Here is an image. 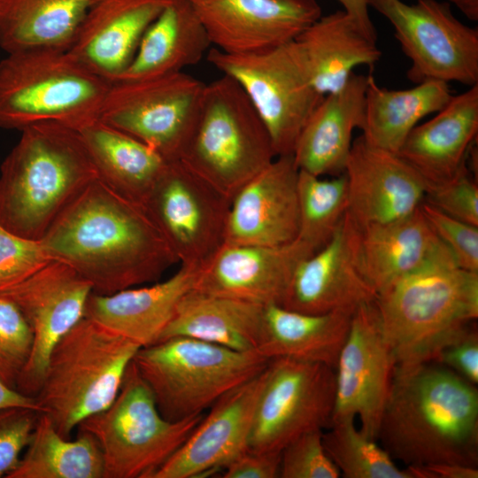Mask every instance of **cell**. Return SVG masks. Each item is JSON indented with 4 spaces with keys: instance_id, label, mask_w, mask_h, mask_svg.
Segmentation results:
<instances>
[{
    "instance_id": "4dcf8cb0",
    "label": "cell",
    "mask_w": 478,
    "mask_h": 478,
    "mask_svg": "<svg viewBox=\"0 0 478 478\" xmlns=\"http://www.w3.org/2000/svg\"><path fill=\"white\" fill-rule=\"evenodd\" d=\"M263 308L247 301L191 289L178 304L158 342L189 337L238 351H257Z\"/></svg>"
},
{
    "instance_id": "8992f818",
    "label": "cell",
    "mask_w": 478,
    "mask_h": 478,
    "mask_svg": "<svg viewBox=\"0 0 478 478\" xmlns=\"http://www.w3.org/2000/svg\"><path fill=\"white\" fill-rule=\"evenodd\" d=\"M275 158L268 131L242 87L226 74L205 83L179 160L231 201Z\"/></svg>"
},
{
    "instance_id": "8d00e7d4",
    "label": "cell",
    "mask_w": 478,
    "mask_h": 478,
    "mask_svg": "<svg viewBox=\"0 0 478 478\" xmlns=\"http://www.w3.org/2000/svg\"><path fill=\"white\" fill-rule=\"evenodd\" d=\"M355 419L332 422L323 433L325 451L345 478H412L401 469L377 440L355 426Z\"/></svg>"
},
{
    "instance_id": "c3c4849f",
    "label": "cell",
    "mask_w": 478,
    "mask_h": 478,
    "mask_svg": "<svg viewBox=\"0 0 478 478\" xmlns=\"http://www.w3.org/2000/svg\"><path fill=\"white\" fill-rule=\"evenodd\" d=\"M12 406L27 407L39 412V406L35 397L20 393L16 389L7 385L0 378V409Z\"/></svg>"
},
{
    "instance_id": "f1b7e54d",
    "label": "cell",
    "mask_w": 478,
    "mask_h": 478,
    "mask_svg": "<svg viewBox=\"0 0 478 478\" xmlns=\"http://www.w3.org/2000/svg\"><path fill=\"white\" fill-rule=\"evenodd\" d=\"M75 130L98 179L119 196L143 206L168 161L98 117Z\"/></svg>"
},
{
    "instance_id": "603a6c76",
    "label": "cell",
    "mask_w": 478,
    "mask_h": 478,
    "mask_svg": "<svg viewBox=\"0 0 478 478\" xmlns=\"http://www.w3.org/2000/svg\"><path fill=\"white\" fill-rule=\"evenodd\" d=\"M168 0H92L68 52L87 69L117 81Z\"/></svg>"
},
{
    "instance_id": "4fadbf2b",
    "label": "cell",
    "mask_w": 478,
    "mask_h": 478,
    "mask_svg": "<svg viewBox=\"0 0 478 478\" xmlns=\"http://www.w3.org/2000/svg\"><path fill=\"white\" fill-rule=\"evenodd\" d=\"M335 394L333 367L289 358L270 359L248 449L281 451L300 435L329 427Z\"/></svg>"
},
{
    "instance_id": "30bf717a",
    "label": "cell",
    "mask_w": 478,
    "mask_h": 478,
    "mask_svg": "<svg viewBox=\"0 0 478 478\" xmlns=\"http://www.w3.org/2000/svg\"><path fill=\"white\" fill-rule=\"evenodd\" d=\"M207 60L242 87L268 131L276 157L292 155L303 127L324 97L312 82L296 40L248 55L213 47Z\"/></svg>"
},
{
    "instance_id": "f35d334b",
    "label": "cell",
    "mask_w": 478,
    "mask_h": 478,
    "mask_svg": "<svg viewBox=\"0 0 478 478\" xmlns=\"http://www.w3.org/2000/svg\"><path fill=\"white\" fill-rule=\"evenodd\" d=\"M323 430L305 432L281 451V478H338L340 471L328 456L322 441Z\"/></svg>"
},
{
    "instance_id": "7dc6e473",
    "label": "cell",
    "mask_w": 478,
    "mask_h": 478,
    "mask_svg": "<svg viewBox=\"0 0 478 478\" xmlns=\"http://www.w3.org/2000/svg\"><path fill=\"white\" fill-rule=\"evenodd\" d=\"M343 11L370 39L377 42L376 29L368 12V0H337Z\"/></svg>"
},
{
    "instance_id": "d6986e66",
    "label": "cell",
    "mask_w": 478,
    "mask_h": 478,
    "mask_svg": "<svg viewBox=\"0 0 478 478\" xmlns=\"http://www.w3.org/2000/svg\"><path fill=\"white\" fill-rule=\"evenodd\" d=\"M266 373L267 366L221 396L152 478L204 476L245 451Z\"/></svg>"
},
{
    "instance_id": "e575fe53",
    "label": "cell",
    "mask_w": 478,
    "mask_h": 478,
    "mask_svg": "<svg viewBox=\"0 0 478 478\" xmlns=\"http://www.w3.org/2000/svg\"><path fill=\"white\" fill-rule=\"evenodd\" d=\"M104 459L95 437L78 429L63 437L50 419L39 412L31 440L5 478H104Z\"/></svg>"
},
{
    "instance_id": "681fc988",
    "label": "cell",
    "mask_w": 478,
    "mask_h": 478,
    "mask_svg": "<svg viewBox=\"0 0 478 478\" xmlns=\"http://www.w3.org/2000/svg\"><path fill=\"white\" fill-rule=\"evenodd\" d=\"M453 4L468 19L478 20V0H447Z\"/></svg>"
},
{
    "instance_id": "52a82bcc",
    "label": "cell",
    "mask_w": 478,
    "mask_h": 478,
    "mask_svg": "<svg viewBox=\"0 0 478 478\" xmlns=\"http://www.w3.org/2000/svg\"><path fill=\"white\" fill-rule=\"evenodd\" d=\"M110 86L68 50L7 53L0 60V127L55 122L76 129L98 117Z\"/></svg>"
},
{
    "instance_id": "8fae6325",
    "label": "cell",
    "mask_w": 478,
    "mask_h": 478,
    "mask_svg": "<svg viewBox=\"0 0 478 478\" xmlns=\"http://www.w3.org/2000/svg\"><path fill=\"white\" fill-rule=\"evenodd\" d=\"M204 85L184 72L115 81L98 118L145 143L166 161L179 160L191 135Z\"/></svg>"
},
{
    "instance_id": "836d02e7",
    "label": "cell",
    "mask_w": 478,
    "mask_h": 478,
    "mask_svg": "<svg viewBox=\"0 0 478 478\" xmlns=\"http://www.w3.org/2000/svg\"><path fill=\"white\" fill-rule=\"evenodd\" d=\"M91 1L0 0V47L67 50Z\"/></svg>"
},
{
    "instance_id": "ba28073f",
    "label": "cell",
    "mask_w": 478,
    "mask_h": 478,
    "mask_svg": "<svg viewBox=\"0 0 478 478\" xmlns=\"http://www.w3.org/2000/svg\"><path fill=\"white\" fill-rule=\"evenodd\" d=\"M270 359L212 343L171 337L141 347L133 362L169 420L203 413L221 396L261 373Z\"/></svg>"
},
{
    "instance_id": "ffe728a7",
    "label": "cell",
    "mask_w": 478,
    "mask_h": 478,
    "mask_svg": "<svg viewBox=\"0 0 478 478\" xmlns=\"http://www.w3.org/2000/svg\"><path fill=\"white\" fill-rule=\"evenodd\" d=\"M314 252L298 238L279 246L224 243L200 266L193 289L281 305L297 265Z\"/></svg>"
},
{
    "instance_id": "4316f807",
    "label": "cell",
    "mask_w": 478,
    "mask_h": 478,
    "mask_svg": "<svg viewBox=\"0 0 478 478\" xmlns=\"http://www.w3.org/2000/svg\"><path fill=\"white\" fill-rule=\"evenodd\" d=\"M198 266L181 264L167 280L111 295L91 292L84 311L89 318L141 347L156 343L172 320L178 304L191 289Z\"/></svg>"
},
{
    "instance_id": "d590c367",
    "label": "cell",
    "mask_w": 478,
    "mask_h": 478,
    "mask_svg": "<svg viewBox=\"0 0 478 478\" xmlns=\"http://www.w3.org/2000/svg\"><path fill=\"white\" fill-rule=\"evenodd\" d=\"M297 197V238L316 252L329 242L347 212L345 174L323 179L298 170Z\"/></svg>"
},
{
    "instance_id": "d6a6232c",
    "label": "cell",
    "mask_w": 478,
    "mask_h": 478,
    "mask_svg": "<svg viewBox=\"0 0 478 478\" xmlns=\"http://www.w3.org/2000/svg\"><path fill=\"white\" fill-rule=\"evenodd\" d=\"M451 96L444 81H427L406 89H389L368 75L361 135L373 146L397 153L419 121L442 110Z\"/></svg>"
},
{
    "instance_id": "60d3db41",
    "label": "cell",
    "mask_w": 478,
    "mask_h": 478,
    "mask_svg": "<svg viewBox=\"0 0 478 478\" xmlns=\"http://www.w3.org/2000/svg\"><path fill=\"white\" fill-rule=\"evenodd\" d=\"M424 201L452 218L478 227V185L466 164L452 178L428 187Z\"/></svg>"
},
{
    "instance_id": "9c48e42d",
    "label": "cell",
    "mask_w": 478,
    "mask_h": 478,
    "mask_svg": "<svg viewBox=\"0 0 478 478\" xmlns=\"http://www.w3.org/2000/svg\"><path fill=\"white\" fill-rule=\"evenodd\" d=\"M203 413L181 420L162 416L133 360L112 404L82 420L104 459V478H152L189 436Z\"/></svg>"
},
{
    "instance_id": "d4e9b609",
    "label": "cell",
    "mask_w": 478,
    "mask_h": 478,
    "mask_svg": "<svg viewBox=\"0 0 478 478\" xmlns=\"http://www.w3.org/2000/svg\"><path fill=\"white\" fill-rule=\"evenodd\" d=\"M477 132L478 84L452 95L435 117L418 124L397 154L417 171L428 188L452 178L466 164Z\"/></svg>"
},
{
    "instance_id": "cb8c5ba5",
    "label": "cell",
    "mask_w": 478,
    "mask_h": 478,
    "mask_svg": "<svg viewBox=\"0 0 478 478\" xmlns=\"http://www.w3.org/2000/svg\"><path fill=\"white\" fill-rule=\"evenodd\" d=\"M358 228L362 270L376 295L432 264L455 261L420 206L402 219Z\"/></svg>"
},
{
    "instance_id": "484cf974",
    "label": "cell",
    "mask_w": 478,
    "mask_h": 478,
    "mask_svg": "<svg viewBox=\"0 0 478 478\" xmlns=\"http://www.w3.org/2000/svg\"><path fill=\"white\" fill-rule=\"evenodd\" d=\"M367 78L352 73L340 89L324 96L295 144L292 155L298 170L320 177L344 172L352 132L364 122Z\"/></svg>"
},
{
    "instance_id": "1f68e13d",
    "label": "cell",
    "mask_w": 478,
    "mask_h": 478,
    "mask_svg": "<svg viewBox=\"0 0 478 478\" xmlns=\"http://www.w3.org/2000/svg\"><path fill=\"white\" fill-rule=\"evenodd\" d=\"M353 312L312 314L280 305H265L257 351L268 359L289 358L321 363L335 369Z\"/></svg>"
},
{
    "instance_id": "ee69618b",
    "label": "cell",
    "mask_w": 478,
    "mask_h": 478,
    "mask_svg": "<svg viewBox=\"0 0 478 478\" xmlns=\"http://www.w3.org/2000/svg\"><path fill=\"white\" fill-rule=\"evenodd\" d=\"M466 382L478 383V333L474 325L444 346L434 359Z\"/></svg>"
},
{
    "instance_id": "2e32d148",
    "label": "cell",
    "mask_w": 478,
    "mask_h": 478,
    "mask_svg": "<svg viewBox=\"0 0 478 478\" xmlns=\"http://www.w3.org/2000/svg\"><path fill=\"white\" fill-rule=\"evenodd\" d=\"M91 285L67 264L52 260L36 273L0 290L27 322L33 335L29 358L16 389L35 397L56 343L81 318Z\"/></svg>"
},
{
    "instance_id": "ab89813d",
    "label": "cell",
    "mask_w": 478,
    "mask_h": 478,
    "mask_svg": "<svg viewBox=\"0 0 478 478\" xmlns=\"http://www.w3.org/2000/svg\"><path fill=\"white\" fill-rule=\"evenodd\" d=\"M52 260L41 240L21 237L0 226V290L22 281Z\"/></svg>"
},
{
    "instance_id": "9a60e30c",
    "label": "cell",
    "mask_w": 478,
    "mask_h": 478,
    "mask_svg": "<svg viewBox=\"0 0 478 478\" xmlns=\"http://www.w3.org/2000/svg\"><path fill=\"white\" fill-rule=\"evenodd\" d=\"M395 367V358L383 335L374 301L359 305L351 316L335 367L331 423L358 418L359 429L377 440Z\"/></svg>"
},
{
    "instance_id": "7a4b0ae2",
    "label": "cell",
    "mask_w": 478,
    "mask_h": 478,
    "mask_svg": "<svg viewBox=\"0 0 478 478\" xmlns=\"http://www.w3.org/2000/svg\"><path fill=\"white\" fill-rule=\"evenodd\" d=\"M377 440L406 466H478V390L434 362L396 366Z\"/></svg>"
},
{
    "instance_id": "e0dca14e",
    "label": "cell",
    "mask_w": 478,
    "mask_h": 478,
    "mask_svg": "<svg viewBox=\"0 0 478 478\" xmlns=\"http://www.w3.org/2000/svg\"><path fill=\"white\" fill-rule=\"evenodd\" d=\"M211 44L233 55L295 41L321 16L316 0H190Z\"/></svg>"
},
{
    "instance_id": "74e56055",
    "label": "cell",
    "mask_w": 478,
    "mask_h": 478,
    "mask_svg": "<svg viewBox=\"0 0 478 478\" xmlns=\"http://www.w3.org/2000/svg\"><path fill=\"white\" fill-rule=\"evenodd\" d=\"M33 335L20 311L0 297V378L16 389L31 353Z\"/></svg>"
},
{
    "instance_id": "f6af8a7d",
    "label": "cell",
    "mask_w": 478,
    "mask_h": 478,
    "mask_svg": "<svg viewBox=\"0 0 478 478\" xmlns=\"http://www.w3.org/2000/svg\"><path fill=\"white\" fill-rule=\"evenodd\" d=\"M281 451L247 449L223 469L224 478H276L280 475Z\"/></svg>"
},
{
    "instance_id": "b9f144b4",
    "label": "cell",
    "mask_w": 478,
    "mask_h": 478,
    "mask_svg": "<svg viewBox=\"0 0 478 478\" xmlns=\"http://www.w3.org/2000/svg\"><path fill=\"white\" fill-rule=\"evenodd\" d=\"M420 208L457 265L462 269L478 273V227L452 218L424 200Z\"/></svg>"
},
{
    "instance_id": "7c38bea8",
    "label": "cell",
    "mask_w": 478,
    "mask_h": 478,
    "mask_svg": "<svg viewBox=\"0 0 478 478\" xmlns=\"http://www.w3.org/2000/svg\"><path fill=\"white\" fill-rule=\"evenodd\" d=\"M394 28L404 54L410 59L408 79L478 84V29L459 21L450 4L437 0H368Z\"/></svg>"
},
{
    "instance_id": "f546056e",
    "label": "cell",
    "mask_w": 478,
    "mask_h": 478,
    "mask_svg": "<svg viewBox=\"0 0 478 478\" xmlns=\"http://www.w3.org/2000/svg\"><path fill=\"white\" fill-rule=\"evenodd\" d=\"M312 82L325 96L340 89L358 66H374L382 51L344 11L320 16L296 39Z\"/></svg>"
},
{
    "instance_id": "6da1fadb",
    "label": "cell",
    "mask_w": 478,
    "mask_h": 478,
    "mask_svg": "<svg viewBox=\"0 0 478 478\" xmlns=\"http://www.w3.org/2000/svg\"><path fill=\"white\" fill-rule=\"evenodd\" d=\"M49 255L111 295L155 281L177 259L143 205L98 178L62 211L41 239Z\"/></svg>"
},
{
    "instance_id": "277c9868",
    "label": "cell",
    "mask_w": 478,
    "mask_h": 478,
    "mask_svg": "<svg viewBox=\"0 0 478 478\" xmlns=\"http://www.w3.org/2000/svg\"><path fill=\"white\" fill-rule=\"evenodd\" d=\"M374 304L396 366L434 361L478 318V273L435 263L379 292Z\"/></svg>"
},
{
    "instance_id": "5bb4252c",
    "label": "cell",
    "mask_w": 478,
    "mask_h": 478,
    "mask_svg": "<svg viewBox=\"0 0 478 478\" xmlns=\"http://www.w3.org/2000/svg\"><path fill=\"white\" fill-rule=\"evenodd\" d=\"M230 200L181 161H168L143 207L178 262L202 266L223 245Z\"/></svg>"
},
{
    "instance_id": "3957f363",
    "label": "cell",
    "mask_w": 478,
    "mask_h": 478,
    "mask_svg": "<svg viewBox=\"0 0 478 478\" xmlns=\"http://www.w3.org/2000/svg\"><path fill=\"white\" fill-rule=\"evenodd\" d=\"M20 132L0 166V226L41 240L71 201L98 177L75 129L42 122Z\"/></svg>"
},
{
    "instance_id": "83f0119b",
    "label": "cell",
    "mask_w": 478,
    "mask_h": 478,
    "mask_svg": "<svg viewBox=\"0 0 478 478\" xmlns=\"http://www.w3.org/2000/svg\"><path fill=\"white\" fill-rule=\"evenodd\" d=\"M190 0H168L144 32L127 68L117 81L152 79L183 72L211 47Z\"/></svg>"
},
{
    "instance_id": "7bdbcfd3",
    "label": "cell",
    "mask_w": 478,
    "mask_h": 478,
    "mask_svg": "<svg viewBox=\"0 0 478 478\" xmlns=\"http://www.w3.org/2000/svg\"><path fill=\"white\" fill-rule=\"evenodd\" d=\"M39 412L27 407L0 409V477L17 466L29 443Z\"/></svg>"
},
{
    "instance_id": "5b68a950",
    "label": "cell",
    "mask_w": 478,
    "mask_h": 478,
    "mask_svg": "<svg viewBox=\"0 0 478 478\" xmlns=\"http://www.w3.org/2000/svg\"><path fill=\"white\" fill-rule=\"evenodd\" d=\"M140 346L100 323L81 318L53 346L38 392L39 412L70 438L86 418L115 399Z\"/></svg>"
},
{
    "instance_id": "bcb514c9",
    "label": "cell",
    "mask_w": 478,
    "mask_h": 478,
    "mask_svg": "<svg viewBox=\"0 0 478 478\" xmlns=\"http://www.w3.org/2000/svg\"><path fill=\"white\" fill-rule=\"evenodd\" d=\"M412 478H477L478 468L455 463L406 466Z\"/></svg>"
},
{
    "instance_id": "ac0fdd59",
    "label": "cell",
    "mask_w": 478,
    "mask_h": 478,
    "mask_svg": "<svg viewBox=\"0 0 478 478\" xmlns=\"http://www.w3.org/2000/svg\"><path fill=\"white\" fill-rule=\"evenodd\" d=\"M375 297L362 270L358 226L346 212L329 242L297 265L281 305L312 314L354 312Z\"/></svg>"
},
{
    "instance_id": "44dd1931",
    "label": "cell",
    "mask_w": 478,
    "mask_h": 478,
    "mask_svg": "<svg viewBox=\"0 0 478 478\" xmlns=\"http://www.w3.org/2000/svg\"><path fill=\"white\" fill-rule=\"evenodd\" d=\"M343 173L347 213L358 227L391 222L415 212L427 184L397 153L377 148L362 135L351 144Z\"/></svg>"
},
{
    "instance_id": "7402d4cb",
    "label": "cell",
    "mask_w": 478,
    "mask_h": 478,
    "mask_svg": "<svg viewBox=\"0 0 478 478\" xmlns=\"http://www.w3.org/2000/svg\"><path fill=\"white\" fill-rule=\"evenodd\" d=\"M297 178L293 155L278 156L243 186L230 202L224 243L279 246L295 241Z\"/></svg>"
}]
</instances>
